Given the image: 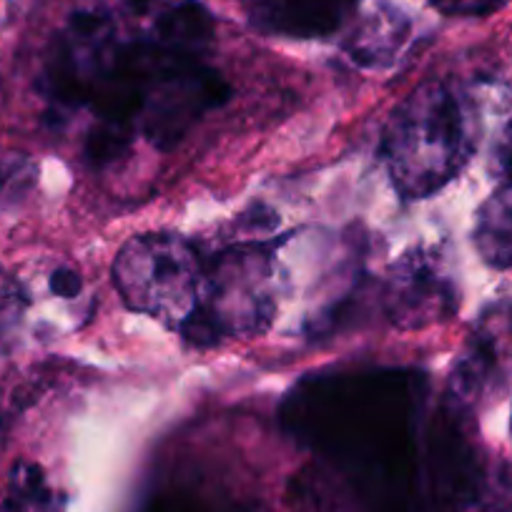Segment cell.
Returning <instances> with one entry per match:
<instances>
[{
  "label": "cell",
  "instance_id": "obj_9",
  "mask_svg": "<svg viewBox=\"0 0 512 512\" xmlns=\"http://www.w3.org/2000/svg\"><path fill=\"white\" fill-rule=\"evenodd\" d=\"M405 26L407 23L400 21V13H390V16H382V13L377 16V13H374L372 21L354 36V58H359V61L372 58V61L377 63L384 51H395V46H400Z\"/></svg>",
  "mask_w": 512,
  "mask_h": 512
},
{
  "label": "cell",
  "instance_id": "obj_8",
  "mask_svg": "<svg viewBox=\"0 0 512 512\" xmlns=\"http://www.w3.org/2000/svg\"><path fill=\"white\" fill-rule=\"evenodd\" d=\"M28 312V294L13 274L0 269V354L18 342Z\"/></svg>",
  "mask_w": 512,
  "mask_h": 512
},
{
  "label": "cell",
  "instance_id": "obj_4",
  "mask_svg": "<svg viewBox=\"0 0 512 512\" xmlns=\"http://www.w3.org/2000/svg\"><path fill=\"white\" fill-rule=\"evenodd\" d=\"M455 282L430 246H412L392 264L384 284V312L400 329H422L455 312Z\"/></svg>",
  "mask_w": 512,
  "mask_h": 512
},
{
  "label": "cell",
  "instance_id": "obj_11",
  "mask_svg": "<svg viewBox=\"0 0 512 512\" xmlns=\"http://www.w3.org/2000/svg\"><path fill=\"white\" fill-rule=\"evenodd\" d=\"M51 289L63 299H73L81 292V277L73 269H58L51 277Z\"/></svg>",
  "mask_w": 512,
  "mask_h": 512
},
{
  "label": "cell",
  "instance_id": "obj_3",
  "mask_svg": "<svg viewBox=\"0 0 512 512\" xmlns=\"http://www.w3.org/2000/svg\"><path fill=\"white\" fill-rule=\"evenodd\" d=\"M206 262L186 236H131L113 259V284L131 312L181 332L199 304Z\"/></svg>",
  "mask_w": 512,
  "mask_h": 512
},
{
  "label": "cell",
  "instance_id": "obj_7",
  "mask_svg": "<svg viewBox=\"0 0 512 512\" xmlns=\"http://www.w3.org/2000/svg\"><path fill=\"white\" fill-rule=\"evenodd\" d=\"M0 512H56V497L36 465L21 462L13 467Z\"/></svg>",
  "mask_w": 512,
  "mask_h": 512
},
{
  "label": "cell",
  "instance_id": "obj_1",
  "mask_svg": "<svg viewBox=\"0 0 512 512\" xmlns=\"http://www.w3.org/2000/svg\"><path fill=\"white\" fill-rule=\"evenodd\" d=\"M477 144V96L452 81H427L392 111L379 151L400 196L427 199L465 171Z\"/></svg>",
  "mask_w": 512,
  "mask_h": 512
},
{
  "label": "cell",
  "instance_id": "obj_2",
  "mask_svg": "<svg viewBox=\"0 0 512 512\" xmlns=\"http://www.w3.org/2000/svg\"><path fill=\"white\" fill-rule=\"evenodd\" d=\"M277 256L267 244H234L206 262L199 304L181 329L191 347L259 337L277 317Z\"/></svg>",
  "mask_w": 512,
  "mask_h": 512
},
{
  "label": "cell",
  "instance_id": "obj_10",
  "mask_svg": "<svg viewBox=\"0 0 512 512\" xmlns=\"http://www.w3.org/2000/svg\"><path fill=\"white\" fill-rule=\"evenodd\" d=\"M445 16H485V13L500 8L505 0H427Z\"/></svg>",
  "mask_w": 512,
  "mask_h": 512
},
{
  "label": "cell",
  "instance_id": "obj_6",
  "mask_svg": "<svg viewBox=\"0 0 512 512\" xmlns=\"http://www.w3.org/2000/svg\"><path fill=\"white\" fill-rule=\"evenodd\" d=\"M475 246L490 267L512 269V179L477 211Z\"/></svg>",
  "mask_w": 512,
  "mask_h": 512
},
{
  "label": "cell",
  "instance_id": "obj_12",
  "mask_svg": "<svg viewBox=\"0 0 512 512\" xmlns=\"http://www.w3.org/2000/svg\"><path fill=\"white\" fill-rule=\"evenodd\" d=\"M16 176H21V164H18V161L0 159V196H3V191L8 189V184H11Z\"/></svg>",
  "mask_w": 512,
  "mask_h": 512
},
{
  "label": "cell",
  "instance_id": "obj_13",
  "mask_svg": "<svg viewBox=\"0 0 512 512\" xmlns=\"http://www.w3.org/2000/svg\"><path fill=\"white\" fill-rule=\"evenodd\" d=\"M510 430H512V420H510Z\"/></svg>",
  "mask_w": 512,
  "mask_h": 512
},
{
  "label": "cell",
  "instance_id": "obj_5",
  "mask_svg": "<svg viewBox=\"0 0 512 512\" xmlns=\"http://www.w3.org/2000/svg\"><path fill=\"white\" fill-rule=\"evenodd\" d=\"M357 0H254V18L274 31L322 33L337 26Z\"/></svg>",
  "mask_w": 512,
  "mask_h": 512
}]
</instances>
